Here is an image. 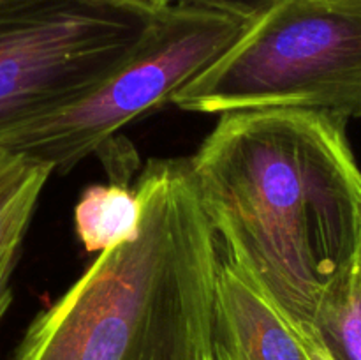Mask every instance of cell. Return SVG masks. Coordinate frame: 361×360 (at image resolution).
Listing matches in <instances>:
<instances>
[{
	"label": "cell",
	"instance_id": "cell-6",
	"mask_svg": "<svg viewBox=\"0 0 361 360\" xmlns=\"http://www.w3.org/2000/svg\"><path fill=\"white\" fill-rule=\"evenodd\" d=\"M212 360H316L298 328L226 256L217 242Z\"/></svg>",
	"mask_w": 361,
	"mask_h": 360
},
{
	"label": "cell",
	"instance_id": "cell-8",
	"mask_svg": "<svg viewBox=\"0 0 361 360\" xmlns=\"http://www.w3.org/2000/svg\"><path fill=\"white\" fill-rule=\"evenodd\" d=\"M143 221V203L127 184L87 187L74 208V228L88 253H102L137 236Z\"/></svg>",
	"mask_w": 361,
	"mask_h": 360
},
{
	"label": "cell",
	"instance_id": "cell-2",
	"mask_svg": "<svg viewBox=\"0 0 361 360\" xmlns=\"http://www.w3.org/2000/svg\"><path fill=\"white\" fill-rule=\"evenodd\" d=\"M136 191V239L99 253L9 360H212L217 236L189 159H152Z\"/></svg>",
	"mask_w": 361,
	"mask_h": 360
},
{
	"label": "cell",
	"instance_id": "cell-11",
	"mask_svg": "<svg viewBox=\"0 0 361 360\" xmlns=\"http://www.w3.org/2000/svg\"><path fill=\"white\" fill-rule=\"evenodd\" d=\"M358 270H360V279H361V240H360V249H358Z\"/></svg>",
	"mask_w": 361,
	"mask_h": 360
},
{
	"label": "cell",
	"instance_id": "cell-3",
	"mask_svg": "<svg viewBox=\"0 0 361 360\" xmlns=\"http://www.w3.org/2000/svg\"><path fill=\"white\" fill-rule=\"evenodd\" d=\"M171 104L204 115L305 109L361 119V0H281Z\"/></svg>",
	"mask_w": 361,
	"mask_h": 360
},
{
	"label": "cell",
	"instance_id": "cell-4",
	"mask_svg": "<svg viewBox=\"0 0 361 360\" xmlns=\"http://www.w3.org/2000/svg\"><path fill=\"white\" fill-rule=\"evenodd\" d=\"M247 21L171 4L157 11L136 52L76 99L7 131L0 154H23L66 173L122 127L171 102L247 28Z\"/></svg>",
	"mask_w": 361,
	"mask_h": 360
},
{
	"label": "cell",
	"instance_id": "cell-10",
	"mask_svg": "<svg viewBox=\"0 0 361 360\" xmlns=\"http://www.w3.org/2000/svg\"><path fill=\"white\" fill-rule=\"evenodd\" d=\"M281 0H171V4L194 9L210 11V13L226 14L250 23L270 11Z\"/></svg>",
	"mask_w": 361,
	"mask_h": 360
},
{
	"label": "cell",
	"instance_id": "cell-1",
	"mask_svg": "<svg viewBox=\"0 0 361 360\" xmlns=\"http://www.w3.org/2000/svg\"><path fill=\"white\" fill-rule=\"evenodd\" d=\"M345 124L305 109L226 113L189 157L219 247L307 341L358 261L361 169Z\"/></svg>",
	"mask_w": 361,
	"mask_h": 360
},
{
	"label": "cell",
	"instance_id": "cell-9",
	"mask_svg": "<svg viewBox=\"0 0 361 360\" xmlns=\"http://www.w3.org/2000/svg\"><path fill=\"white\" fill-rule=\"evenodd\" d=\"M312 341L330 360H361V279L358 261L321 300Z\"/></svg>",
	"mask_w": 361,
	"mask_h": 360
},
{
	"label": "cell",
	"instance_id": "cell-7",
	"mask_svg": "<svg viewBox=\"0 0 361 360\" xmlns=\"http://www.w3.org/2000/svg\"><path fill=\"white\" fill-rule=\"evenodd\" d=\"M53 168L23 154H0V320L13 302L11 277Z\"/></svg>",
	"mask_w": 361,
	"mask_h": 360
},
{
	"label": "cell",
	"instance_id": "cell-12",
	"mask_svg": "<svg viewBox=\"0 0 361 360\" xmlns=\"http://www.w3.org/2000/svg\"><path fill=\"white\" fill-rule=\"evenodd\" d=\"M4 2H7V0H0V4H4Z\"/></svg>",
	"mask_w": 361,
	"mask_h": 360
},
{
	"label": "cell",
	"instance_id": "cell-5",
	"mask_svg": "<svg viewBox=\"0 0 361 360\" xmlns=\"http://www.w3.org/2000/svg\"><path fill=\"white\" fill-rule=\"evenodd\" d=\"M157 11L134 0L0 4V138L118 69Z\"/></svg>",
	"mask_w": 361,
	"mask_h": 360
}]
</instances>
